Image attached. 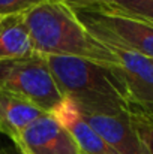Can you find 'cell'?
Segmentation results:
<instances>
[{
    "label": "cell",
    "instance_id": "1",
    "mask_svg": "<svg viewBox=\"0 0 153 154\" xmlns=\"http://www.w3.org/2000/svg\"><path fill=\"white\" fill-rule=\"evenodd\" d=\"M56 85L83 115H119L129 111L117 66L77 57H44Z\"/></svg>",
    "mask_w": 153,
    "mask_h": 154
},
{
    "label": "cell",
    "instance_id": "2",
    "mask_svg": "<svg viewBox=\"0 0 153 154\" xmlns=\"http://www.w3.org/2000/svg\"><path fill=\"white\" fill-rule=\"evenodd\" d=\"M35 54L41 57H77L117 66L116 54L99 42L74 15L68 3L47 0L24 14Z\"/></svg>",
    "mask_w": 153,
    "mask_h": 154
},
{
    "label": "cell",
    "instance_id": "3",
    "mask_svg": "<svg viewBox=\"0 0 153 154\" xmlns=\"http://www.w3.org/2000/svg\"><path fill=\"white\" fill-rule=\"evenodd\" d=\"M68 6L98 41L119 45L153 60V24L114 12L95 0L72 2Z\"/></svg>",
    "mask_w": 153,
    "mask_h": 154
},
{
    "label": "cell",
    "instance_id": "4",
    "mask_svg": "<svg viewBox=\"0 0 153 154\" xmlns=\"http://www.w3.org/2000/svg\"><path fill=\"white\" fill-rule=\"evenodd\" d=\"M0 88L27 99L48 114L63 100L47 60L38 54L0 61Z\"/></svg>",
    "mask_w": 153,
    "mask_h": 154
},
{
    "label": "cell",
    "instance_id": "5",
    "mask_svg": "<svg viewBox=\"0 0 153 154\" xmlns=\"http://www.w3.org/2000/svg\"><path fill=\"white\" fill-rule=\"evenodd\" d=\"M102 44L114 52L119 60L116 69L122 79L129 106L153 111V60L119 45Z\"/></svg>",
    "mask_w": 153,
    "mask_h": 154
},
{
    "label": "cell",
    "instance_id": "6",
    "mask_svg": "<svg viewBox=\"0 0 153 154\" xmlns=\"http://www.w3.org/2000/svg\"><path fill=\"white\" fill-rule=\"evenodd\" d=\"M12 144L21 154H81L69 130L51 114L30 123Z\"/></svg>",
    "mask_w": 153,
    "mask_h": 154
},
{
    "label": "cell",
    "instance_id": "7",
    "mask_svg": "<svg viewBox=\"0 0 153 154\" xmlns=\"http://www.w3.org/2000/svg\"><path fill=\"white\" fill-rule=\"evenodd\" d=\"M84 118L119 154H144L129 111L119 115H84Z\"/></svg>",
    "mask_w": 153,
    "mask_h": 154
},
{
    "label": "cell",
    "instance_id": "8",
    "mask_svg": "<svg viewBox=\"0 0 153 154\" xmlns=\"http://www.w3.org/2000/svg\"><path fill=\"white\" fill-rule=\"evenodd\" d=\"M50 114L69 130L81 154H119L96 133L69 99H63Z\"/></svg>",
    "mask_w": 153,
    "mask_h": 154
},
{
    "label": "cell",
    "instance_id": "9",
    "mask_svg": "<svg viewBox=\"0 0 153 154\" xmlns=\"http://www.w3.org/2000/svg\"><path fill=\"white\" fill-rule=\"evenodd\" d=\"M48 114L35 103L0 88V135L12 142L36 118Z\"/></svg>",
    "mask_w": 153,
    "mask_h": 154
},
{
    "label": "cell",
    "instance_id": "10",
    "mask_svg": "<svg viewBox=\"0 0 153 154\" xmlns=\"http://www.w3.org/2000/svg\"><path fill=\"white\" fill-rule=\"evenodd\" d=\"M35 54L24 14L0 20V61L26 58Z\"/></svg>",
    "mask_w": 153,
    "mask_h": 154
},
{
    "label": "cell",
    "instance_id": "11",
    "mask_svg": "<svg viewBox=\"0 0 153 154\" xmlns=\"http://www.w3.org/2000/svg\"><path fill=\"white\" fill-rule=\"evenodd\" d=\"M104 8H108L122 15H128L144 23L153 24V0H95Z\"/></svg>",
    "mask_w": 153,
    "mask_h": 154
},
{
    "label": "cell",
    "instance_id": "12",
    "mask_svg": "<svg viewBox=\"0 0 153 154\" xmlns=\"http://www.w3.org/2000/svg\"><path fill=\"white\" fill-rule=\"evenodd\" d=\"M129 115L141 139L144 154H153V118L143 109L129 106Z\"/></svg>",
    "mask_w": 153,
    "mask_h": 154
},
{
    "label": "cell",
    "instance_id": "13",
    "mask_svg": "<svg viewBox=\"0 0 153 154\" xmlns=\"http://www.w3.org/2000/svg\"><path fill=\"white\" fill-rule=\"evenodd\" d=\"M47 0H0V17L21 15Z\"/></svg>",
    "mask_w": 153,
    "mask_h": 154
},
{
    "label": "cell",
    "instance_id": "14",
    "mask_svg": "<svg viewBox=\"0 0 153 154\" xmlns=\"http://www.w3.org/2000/svg\"><path fill=\"white\" fill-rule=\"evenodd\" d=\"M0 154H21L15 147H12L11 150H3V151H0Z\"/></svg>",
    "mask_w": 153,
    "mask_h": 154
},
{
    "label": "cell",
    "instance_id": "15",
    "mask_svg": "<svg viewBox=\"0 0 153 154\" xmlns=\"http://www.w3.org/2000/svg\"><path fill=\"white\" fill-rule=\"evenodd\" d=\"M60 2H65V3H72V2H83V0H60Z\"/></svg>",
    "mask_w": 153,
    "mask_h": 154
},
{
    "label": "cell",
    "instance_id": "16",
    "mask_svg": "<svg viewBox=\"0 0 153 154\" xmlns=\"http://www.w3.org/2000/svg\"><path fill=\"white\" fill-rule=\"evenodd\" d=\"M138 109H140V108H138ZM144 112H147V114H149V115L153 118V111H144Z\"/></svg>",
    "mask_w": 153,
    "mask_h": 154
},
{
    "label": "cell",
    "instance_id": "17",
    "mask_svg": "<svg viewBox=\"0 0 153 154\" xmlns=\"http://www.w3.org/2000/svg\"><path fill=\"white\" fill-rule=\"evenodd\" d=\"M2 18H3V17H0V20H2Z\"/></svg>",
    "mask_w": 153,
    "mask_h": 154
}]
</instances>
